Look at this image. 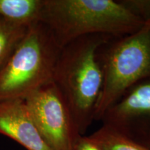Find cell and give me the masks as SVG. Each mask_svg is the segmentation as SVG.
Returning <instances> with one entry per match:
<instances>
[{"instance_id": "8992f818", "label": "cell", "mask_w": 150, "mask_h": 150, "mask_svg": "<svg viewBox=\"0 0 150 150\" xmlns=\"http://www.w3.org/2000/svg\"><path fill=\"white\" fill-rule=\"evenodd\" d=\"M100 121L150 149V78L131 87Z\"/></svg>"}, {"instance_id": "3957f363", "label": "cell", "mask_w": 150, "mask_h": 150, "mask_svg": "<svg viewBox=\"0 0 150 150\" xmlns=\"http://www.w3.org/2000/svg\"><path fill=\"white\" fill-rule=\"evenodd\" d=\"M61 49L51 31L42 22L29 27L0 70V102L24 99L54 81Z\"/></svg>"}, {"instance_id": "7a4b0ae2", "label": "cell", "mask_w": 150, "mask_h": 150, "mask_svg": "<svg viewBox=\"0 0 150 150\" xmlns=\"http://www.w3.org/2000/svg\"><path fill=\"white\" fill-rule=\"evenodd\" d=\"M40 22L61 48L85 35L125 36L145 23L120 0H43Z\"/></svg>"}, {"instance_id": "52a82bcc", "label": "cell", "mask_w": 150, "mask_h": 150, "mask_svg": "<svg viewBox=\"0 0 150 150\" xmlns=\"http://www.w3.org/2000/svg\"><path fill=\"white\" fill-rule=\"evenodd\" d=\"M0 134L27 150H52L33 123L24 99L0 102Z\"/></svg>"}, {"instance_id": "8fae6325", "label": "cell", "mask_w": 150, "mask_h": 150, "mask_svg": "<svg viewBox=\"0 0 150 150\" xmlns=\"http://www.w3.org/2000/svg\"><path fill=\"white\" fill-rule=\"evenodd\" d=\"M125 8L146 22L150 20V0H120Z\"/></svg>"}, {"instance_id": "7c38bea8", "label": "cell", "mask_w": 150, "mask_h": 150, "mask_svg": "<svg viewBox=\"0 0 150 150\" xmlns=\"http://www.w3.org/2000/svg\"><path fill=\"white\" fill-rule=\"evenodd\" d=\"M74 150H100L88 136H81L75 144Z\"/></svg>"}, {"instance_id": "9c48e42d", "label": "cell", "mask_w": 150, "mask_h": 150, "mask_svg": "<svg viewBox=\"0 0 150 150\" xmlns=\"http://www.w3.org/2000/svg\"><path fill=\"white\" fill-rule=\"evenodd\" d=\"M88 137L100 150H150L107 125Z\"/></svg>"}, {"instance_id": "6da1fadb", "label": "cell", "mask_w": 150, "mask_h": 150, "mask_svg": "<svg viewBox=\"0 0 150 150\" xmlns=\"http://www.w3.org/2000/svg\"><path fill=\"white\" fill-rule=\"evenodd\" d=\"M112 38L103 34L79 38L62 47L58 59L54 81L70 108L81 136H85L95 121L103 88L98 51Z\"/></svg>"}, {"instance_id": "30bf717a", "label": "cell", "mask_w": 150, "mask_h": 150, "mask_svg": "<svg viewBox=\"0 0 150 150\" xmlns=\"http://www.w3.org/2000/svg\"><path fill=\"white\" fill-rule=\"evenodd\" d=\"M29 27L17 25L0 17V70L25 35Z\"/></svg>"}, {"instance_id": "ba28073f", "label": "cell", "mask_w": 150, "mask_h": 150, "mask_svg": "<svg viewBox=\"0 0 150 150\" xmlns=\"http://www.w3.org/2000/svg\"><path fill=\"white\" fill-rule=\"evenodd\" d=\"M43 0H0V17L22 27L40 22Z\"/></svg>"}, {"instance_id": "277c9868", "label": "cell", "mask_w": 150, "mask_h": 150, "mask_svg": "<svg viewBox=\"0 0 150 150\" xmlns=\"http://www.w3.org/2000/svg\"><path fill=\"white\" fill-rule=\"evenodd\" d=\"M98 59L104 83L95 120L100 121L131 87L150 78V20L135 33L112 38L99 48Z\"/></svg>"}, {"instance_id": "5b68a950", "label": "cell", "mask_w": 150, "mask_h": 150, "mask_svg": "<svg viewBox=\"0 0 150 150\" xmlns=\"http://www.w3.org/2000/svg\"><path fill=\"white\" fill-rule=\"evenodd\" d=\"M24 101L33 123L52 150H74L81 135L54 81L31 93Z\"/></svg>"}]
</instances>
